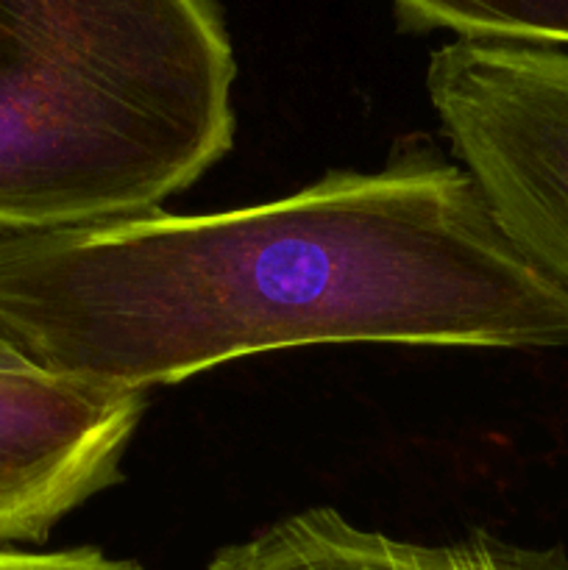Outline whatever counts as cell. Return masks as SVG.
Here are the masks:
<instances>
[{
  "instance_id": "1",
  "label": "cell",
  "mask_w": 568,
  "mask_h": 570,
  "mask_svg": "<svg viewBox=\"0 0 568 570\" xmlns=\"http://www.w3.org/2000/svg\"><path fill=\"white\" fill-rule=\"evenodd\" d=\"M0 328L100 387L332 343L568 348V289L427 137L267 204L0 234Z\"/></svg>"
},
{
  "instance_id": "2",
  "label": "cell",
  "mask_w": 568,
  "mask_h": 570,
  "mask_svg": "<svg viewBox=\"0 0 568 570\" xmlns=\"http://www.w3.org/2000/svg\"><path fill=\"white\" fill-rule=\"evenodd\" d=\"M215 0H0V234L137 217L232 150Z\"/></svg>"
},
{
  "instance_id": "3",
  "label": "cell",
  "mask_w": 568,
  "mask_h": 570,
  "mask_svg": "<svg viewBox=\"0 0 568 570\" xmlns=\"http://www.w3.org/2000/svg\"><path fill=\"white\" fill-rule=\"evenodd\" d=\"M427 92L501 232L568 289V50L454 39Z\"/></svg>"
},
{
  "instance_id": "4",
  "label": "cell",
  "mask_w": 568,
  "mask_h": 570,
  "mask_svg": "<svg viewBox=\"0 0 568 570\" xmlns=\"http://www.w3.org/2000/svg\"><path fill=\"white\" fill-rule=\"evenodd\" d=\"M145 406L137 390L39 362L0 371V543H45L61 518L120 484Z\"/></svg>"
},
{
  "instance_id": "5",
  "label": "cell",
  "mask_w": 568,
  "mask_h": 570,
  "mask_svg": "<svg viewBox=\"0 0 568 570\" xmlns=\"http://www.w3.org/2000/svg\"><path fill=\"white\" fill-rule=\"evenodd\" d=\"M206 570H568V554L507 543L488 532L451 543H412L356 527L332 507H315L226 546Z\"/></svg>"
},
{
  "instance_id": "6",
  "label": "cell",
  "mask_w": 568,
  "mask_h": 570,
  "mask_svg": "<svg viewBox=\"0 0 568 570\" xmlns=\"http://www.w3.org/2000/svg\"><path fill=\"white\" fill-rule=\"evenodd\" d=\"M401 26L468 42L568 45V0H393Z\"/></svg>"
},
{
  "instance_id": "7",
  "label": "cell",
  "mask_w": 568,
  "mask_h": 570,
  "mask_svg": "<svg viewBox=\"0 0 568 570\" xmlns=\"http://www.w3.org/2000/svg\"><path fill=\"white\" fill-rule=\"evenodd\" d=\"M0 570H145L134 560H117L92 546L61 551L0 549Z\"/></svg>"
},
{
  "instance_id": "8",
  "label": "cell",
  "mask_w": 568,
  "mask_h": 570,
  "mask_svg": "<svg viewBox=\"0 0 568 570\" xmlns=\"http://www.w3.org/2000/svg\"><path fill=\"white\" fill-rule=\"evenodd\" d=\"M28 362H33L31 356L26 354V351L20 348V345L14 343V340L9 337V334L0 328V371H11V367H22L28 365Z\"/></svg>"
}]
</instances>
